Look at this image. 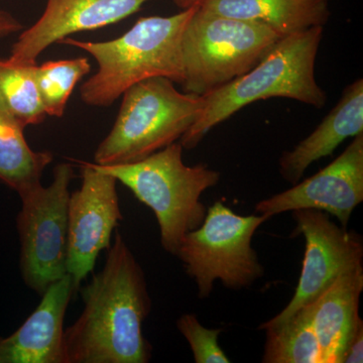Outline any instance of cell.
Returning a JSON list of instances; mask_svg holds the SVG:
<instances>
[{
  "instance_id": "e0dca14e",
  "label": "cell",
  "mask_w": 363,
  "mask_h": 363,
  "mask_svg": "<svg viewBox=\"0 0 363 363\" xmlns=\"http://www.w3.org/2000/svg\"><path fill=\"white\" fill-rule=\"evenodd\" d=\"M25 128L0 101V182L20 196L42 185L45 169L52 162L51 152L30 149Z\"/></svg>"
},
{
  "instance_id": "44dd1931",
  "label": "cell",
  "mask_w": 363,
  "mask_h": 363,
  "mask_svg": "<svg viewBox=\"0 0 363 363\" xmlns=\"http://www.w3.org/2000/svg\"><path fill=\"white\" fill-rule=\"evenodd\" d=\"M177 328L187 340L196 363L231 362L218 343L222 329L206 328L194 314L182 315Z\"/></svg>"
},
{
  "instance_id": "ac0fdd59",
  "label": "cell",
  "mask_w": 363,
  "mask_h": 363,
  "mask_svg": "<svg viewBox=\"0 0 363 363\" xmlns=\"http://www.w3.org/2000/svg\"><path fill=\"white\" fill-rule=\"evenodd\" d=\"M264 363H323L319 341L308 313L301 308L285 323L264 329Z\"/></svg>"
},
{
  "instance_id": "5b68a950",
  "label": "cell",
  "mask_w": 363,
  "mask_h": 363,
  "mask_svg": "<svg viewBox=\"0 0 363 363\" xmlns=\"http://www.w3.org/2000/svg\"><path fill=\"white\" fill-rule=\"evenodd\" d=\"M113 128L95 152V164H130L180 140L204 108V98L177 90L175 83L154 77L131 86Z\"/></svg>"
},
{
  "instance_id": "4fadbf2b",
  "label": "cell",
  "mask_w": 363,
  "mask_h": 363,
  "mask_svg": "<svg viewBox=\"0 0 363 363\" xmlns=\"http://www.w3.org/2000/svg\"><path fill=\"white\" fill-rule=\"evenodd\" d=\"M74 294L68 274L52 284L25 323L0 339V363H65L64 320Z\"/></svg>"
},
{
  "instance_id": "5bb4252c",
  "label": "cell",
  "mask_w": 363,
  "mask_h": 363,
  "mask_svg": "<svg viewBox=\"0 0 363 363\" xmlns=\"http://www.w3.org/2000/svg\"><path fill=\"white\" fill-rule=\"evenodd\" d=\"M363 133V80L346 86L342 96L316 130L279 160V173L295 185L315 162L331 156L339 145Z\"/></svg>"
},
{
  "instance_id": "603a6c76",
  "label": "cell",
  "mask_w": 363,
  "mask_h": 363,
  "mask_svg": "<svg viewBox=\"0 0 363 363\" xmlns=\"http://www.w3.org/2000/svg\"><path fill=\"white\" fill-rule=\"evenodd\" d=\"M23 28V23L16 16L9 11L0 9V39L18 33Z\"/></svg>"
},
{
  "instance_id": "2e32d148",
  "label": "cell",
  "mask_w": 363,
  "mask_h": 363,
  "mask_svg": "<svg viewBox=\"0 0 363 363\" xmlns=\"http://www.w3.org/2000/svg\"><path fill=\"white\" fill-rule=\"evenodd\" d=\"M200 9L210 13L255 21L279 38L323 26L330 18L328 0H201Z\"/></svg>"
},
{
  "instance_id": "ffe728a7",
  "label": "cell",
  "mask_w": 363,
  "mask_h": 363,
  "mask_svg": "<svg viewBox=\"0 0 363 363\" xmlns=\"http://www.w3.org/2000/svg\"><path fill=\"white\" fill-rule=\"evenodd\" d=\"M87 58L45 62L33 70L40 102L47 116L62 117L79 81L89 74Z\"/></svg>"
},
{
  "instance_id": "52a82bcc",
  "label": "cell",
  "mask_w": 363,
  "mask_h": 363,
  "mask_svg": "<svg viewBox=\"0 0 363 363\" xmlns=\"http://www.w3.org/2000/svg\"><path fill=\"white\" fill-rule=\"evenodd\" d=\"M267 220L262 215L236 214L220 201L208 208L201 225L186 234L176 255L195 281L198 297H209L216 281L238 291L264 277L252 241Z\"/></svg>"
},
{
  "instance_id": "ba28073f",
  "label": "cell",
  "mask_w": 363,
  "mask_h": 363,
  "mask_svg": "<svg viewBox=\"0 0 363 363\" xmlns=\"http://www.w3.org/2000/svg\"><path fill=\"white\" fill-rule=\"evenodd\" d=\"M73 167L57 164L51 185L21 195L18 215L21 272L28 288L42 296L67 274L68 203Z\"/></svg>"
},
{
  "instance_id": "8fae6325",
  "label": "cell",
  "mask_w": 363,
  "mask_h": 363,
  "mask_svg": "<svg viewBox=\"0 0 363 363\" xmlns=\"http://www.w3.org/2000/svg\"><path fill=\"white\" fill-rule=\"evenodd\" d=\"M363 201V133L331 164L289 190L262 200L255 213L267 219L296 209H317L333 215L347 227Z\"/></svg>"
},
{
  "instance_id": "7c38bea8",
  "label": "cell",
  "mask_w": 363,
  "mask_h": 363,
  "mask_svg": "<svg viewBox=\"0 0 363 363\" xmlns=\"http://www.w3.org/2000/svg\"><path fill=\"white\" fill-rule=\"evenodd\" d=\"M152 0H47L44 13L11 48L9 59L33 63L50 45L69 35L125 20Z\"/></svg>"
},
{
  "instance_id": "8992f818",
  "label": "cell",
  "mask_w": 363,
  "mask_h": 363,
  "mask_svg": "<svg viewBox=\"0 0 363 363\" xmlns=\"http://www.w3.org/2000/svg\"><path fill=\"white\" fill-rule=\"evenodd\" d=\"M281 40L271 28L203 11L198 6L182 38L184 92L205 96L245 75Z\"/></svg>"
},
{
  "instance_id": "30bf717a",
  "label": "cell",
  "mask_w": 363,
  "mask_h": 363,
  "mask_svg": "<svg viewBox=\"0 0 363 363\" xmlns=\"http://www.w3.org/2000/svg\"><path fill=\"white\" fill-rule=\"evenodd\" d=\"M80 188L68 203L67 274L76 292L94 269L99 253L108 250L114 229L123 220L117 180L89 162H82Z\"/></svg>"
},
{
  "instance_id": "7402d4cb",
  "label": "cell",
  "mask_w": 363,
  "mask_h": 363,
  "mask_svg": "<svg viewBox=\"0 0 363 363\" xmlns=\"http://www.w3.org/2000/svg\"><path fill=\"white\" fill-rule=\"evenodd\" d=\"M363 362V321L358 323L352 337L348 342L344 354L343 363Z\"/></svg>"
},
{
  "instance_id": "9c48e42d",
  "label": "cell",
  "mask_w": 363,
  "mask_h": 363,
  "mask_svg": "<svg viewBox=\"0 0 363 363\" xmlns=\"http://www.w3.org/2000/svg\"><path fill=\"white\" fill-rule=\"evenodd\" d=\"M296 227L293 236L306 240L304 259L292 300L277 316L259 327L260 330L285 323L301 308L311 304L344 272L363 266L362 236L331 221L328 213L317 209L292 211Z\"/></svg>"
},
{
  "instance_id": "6da1fadb",
  "label": "cell",
  "mask_w": 363,
  "mask_h": 363,
  "mask_svg": "<svg viewBox=\"0 0 363 363\" xmlns=\"http://www.w3.org/2000/svg\"><path fill=\"white\" fill-rule=\"evenodd\" d=\"M79 291L80 316L64 332L65 363H147L152 348L143 332L152 311L142 266L121 233L101 271Z\"/></svg>"
},
{
  "instance_id": "277c9868",
  "label": "cell",
  "mask_w": 363,
  "mask_h": 363,
  "mask_svg": "<svg viewBox=\"0 0 363 363\" xmlns=\"http://www.w3.org/2000/svg\"><path fill=\"white\" fill-rule=\"evenodd\" d=\"M183 150L180 143H174L130 164H93L125 185L154 211L162 247L174 257L186 234L201 225L206 217L207 208L200 200L203 193L216 186L221 178L219 172L206 164L187 166Z\"/></svg>"
},
{
  "instance_id": "3957f363",
  "label": "cell",
  "mask_w": 363,
  "mask_h": 363,
  "mask_svg": "<svg viewBox=\"0 0 363 363\" xmlns=\"http://www.w3.org/2000/svg\"><path fill=\"white\" fill-rule=\"evenodd\" d=\"M322 37L323 26H315L281 38L252 70L203 96L201 114L181 138L183 149H195L212 128L259 100L289 98L323 108L327 95L315 77Z\"/></svg>"
},
{
  "instance_id": "d6986e66",
  "label": "cell",
  "mask_w": 363,
  "mask_h": 363,
  "mask_svg": "<svg viewBox=\"0 0 363 363\" xmlns=\"http://www.w3.org/2000/svg\"><path fill=\"white\" fill-rule=\"evenodd\" d=\"M37 65L0 58V101L23 128L42 123L47 117L33 76Z\"/></svg>"
},
{
  "instance_id": "7a4b0ae2",
  "label": "cell",
  "mask_w": 363,
  "mask_h": 363,
  "mask_svg": "<svg viewBox=\"0 0 363 363\" xmlns=\"http://www.w3.org/2000/svg\"><path fill=\"white\" fill-rule=\"evenodd\" d=\"M197 7L171 16L140 18L128 32L107 42L62 40L61 44L89 52L96 61V73L81 86L82 101L91 106H111L131 86L154 77L182 85V38Z\"/></svg>"
},
{
  "instance_id": "cb8c5ba5",
  "label": "cell",
  "mask_w": 363,
  "mask_h": 363,
  "mask_svg": "<svg viewBox=\"0 0 363 363\" xmlns=\"http://www.w3.org/2000/svg\"><path fill=\"white\" fill-rule=\"evenodd\" d=\"M173 1L179 9L183 11V9H190L192 6H199L201 0H173Z\"/></svg>"
},
{
  "instance_id": "9a60e30c",
  "label": "cell",
  "mask_w": 363,
  "mask_h": 363,
  "mask_svg": "<svg viewBox=\"0 0 363 363\" xmlns=\"http://www.w3.org/2000/svg\"><path fill=\"white\" fill-rule=\"evenodd\" d=\"M363 291V266L344 272L328 289L305 306L319 341L323 363H343L346 347L358 323Z\"/></svg>"
}]
</instances>
